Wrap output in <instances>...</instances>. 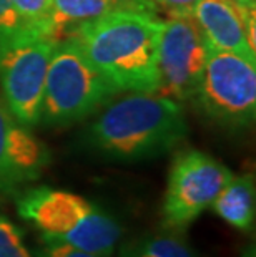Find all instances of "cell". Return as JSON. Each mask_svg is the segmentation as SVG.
<instances>
[{"label": "cell", "instance_id": "3", "mask_svg": "<svg viewBox=\"0 0 256 257\" xmlns=\"http://www.w3.org/2000/svg\"><path fill=\"white\" fill-rule=\"evenodd\" d=\"M19 216L42 240L115 255L123 227L112 212L80 194L50 186H30L14 199Z\"/></svg>", "mask_w": 256, "mask_h": 257}, {"label": "cell", "instance_id": "2", "mask_svg": "<svg viewBox=\"0 0 256 257\" xmlns=\"http://www.w3.org/2000/svg\"><path fill=\"white\" fill-rule=\"evenodd\" d=\"M161 19L156 14L113 9L70 32L89 62L120 91H158V37Z\"/></svg>", "mask_w": 256, "mask_h": 257}, {"label": "cell", "instance_id": "4", "mask_svg": "<svg viewBox=\"0 0 256 257\" xmlns=\"http://www.w3.org/2000/svg\"><path fill=\"white\" fill-rule=\"evenodd\" d=\"M117 90L100 75L72 37L60 38L48 65L40 123L70 126L108 105Z\"/></svg>", "mask_w": 256, "mask_h": 257}, {"label": "cell", "instance_id": "17", "mask_svg": "<svg viewBox=\"0 0 256 257\" xmlns=\"http://www.w3.org/2000/svg\"><path fill=\"white\" fill-rule=\"evenodd\" d=\"M29 27L20 20L10 0H0V42L9 40Z\"/></svg>", "mask_w": 256, "mask_h": 257}, {"label": "cell", "instance_id": "5", "mask_svg": "<svg viewBox=\"0 0 256 257\" xmlns=\"http://www.w3.org/2000/svg\"><path fill=\"white\" fill-rule=\"evenodd\" d=\"M60 37L50 24L29 25L0 42L2 101L25 128L40 123L48 65Z\"/></svg>", "mask_w": 256, "mask_h": 257}, {"label": "cell", "instance_id": "13", "mask_svg": "<svg viewBox=\"0 0 256 257\" xmlns=\"http://www.w3.org/2000/svg\"><path fill=\"white\" fill-rule=\"evenodd\" d=\"M113 10L110 0H52L48 22L60 38Z\"/></svg>", "mask_w": 256, "mask_h": 257}, {"label": "cell", "instance_id": "12", "mask_svg": "<svg viewBox=\"0 0 256 257\" xmlns=\"http://www.w3.org/2000/svg\"><path fill=\"white\" fill-rule=\"evenodd\" d=\"M115 254L117 257H200L183 232L170 229L122 240Z\"/></svg>", "mask_w": 256, "mask_h": 257}, {"label": "cell", "instance_id": "19", "mask_svg": "<svg viewBox=\"0 0 256 257\" xmlns=\"http://www.w3.org/2000/svg\"><path fill=\"white\" fill-rule=\"evenodd\" d=\"M110 2L113 5V9L156 14V5L153 4V0H110Z\"/></svg>", "mask_w": 256, "mask_h": 257}, {"label": "cell", "instance_id": "11", "mask_svg": "<svg viewBox=\"0 0 256 257\" xmlns=\"http://www.w3.org/2000/svg\"><path fill=\"white\" fill-rule=\"evenodd\" d=\"M215 214L236 231L249 234L254 227L256 216V186L254 174L243 173L235 176L213 201Z\"/></svg>", "mask_w": 256, "mask_h": 257}, {"label": "cell", "instance_id": "16", "mask_svg": "<svg viewBox=\"0 0 256 257\" xmlns=\"http://www.w3.org/2000/svg\"><path fill=\"white\" fill-rule=\"evenodd\" d=\"M34 257H115V255H103L90 250L77 249L67 244L60 242H50V240H42L40 247L32 250Z\"/></svg>", "mask_w": 256, "mask_h": 257}, {"label": "cell", "instance_id": "18", "mask_svg": "<svg viewBox=\"0 0 256 257\" xmlns=\"http://www.w3.org/2000/svg\"><path fill=\"white\" fill-rule=\"evenodd\" d=\"M197 2L198 0H153L156 9L160 7L166 10L172 17H175V15H190V10L193 9V5Z\"/></svg>", "mask_w": 256, "mask_h": 257}, {"label": "cell", "instance_id": "6", "mask_svg": "<svg viewBox=\"0 0 256 257\" xmlns=\"http://www.w3.org/2000/svg\"><path fill=\"white\" fill-rule=\"evenodd\" d=\"M197 100L211 121L228 130H246L256 116V65L230 52L208 47Z\"/></svg>", "mask_w": 256, "mask_h": 257}, {"label": "cell", "instance_id": "20", "mask_svg": "<svg viewBox=\"0 0 256 257\" xmlns=\"http://www.w3.org/2000/svg\"><path fill=\"white\" fill-rule=\"evenodd\" d=\"M235 2L241 5V7H246V9H254L256 0H235Z\"/></svg>", "mask_w": 256, "mask_h": 257}, {"label": "cell", "instance_id": "10", "mask_svg": "<svg viewBox=\"0 0 256 257\" xmlns=\"http://www.w3.org/2000/svg\"><path fill=\"white\" fill-rule=\"evenodd\" d=\"M210 48L239 55L256 63L254 9L235 0H198L190 10Z\"/></svg>", "mask_w": 256, "mask_h": 257}, {"label": "cell", "instance_id": "14", "mask_svg": "<svg viewBox=\"0 0 256 257\" xmlns=\"http://www.w3.org/2000/svg\"><path fill=\"white\" fill-rule=\"evenodd\" d=\"M0 257H34L22 229L0 214Z\"/></svg>", "mask_w": 256, "mask_h": 257}, {"label": "cell", "instance_id": "15", "mask_svg": "<svg viewBox=\"0 0 256 257\" xmlns=\"http://www.w3.org/2000/svg\"><path fill=\"white\" fill-rule=\"evenodd\" d=\"M20 20L27 25H43L50 24L52 0H10Z\"/></svg>", "mask_w": 256, "mask_h": 257}, {"label": "cell", "instance_id": "9", "mask_svg": "<svg viewBox=\"0 0 256 257\" xmlns=\"http://www.w3.org/2000/svg\"><path fill=\"white\" fill-rule=\"evenodd\" d=\"M50 161L48 146L20 124L0 100V207L40 179Z\"/></svg>", "mask_w": 256, "mask_h": 257}, {"label": "cell", "instance_id": "7", "mask_svg": "<svg viewBox=\"0 0 256 257\" xmlns=\"http://www.w3.org/2000/svg\"><path fill=\"white\" fill-rule=\"evenodd\" d=\"M231 178V169L208 153L178 151L168 171L161 204V229L185 232L211 207Z\"/></svg>", "mask_w": 256, "mask_h": 257}, {"label": "cell", "instance_id": "8", "mask_svg": "<svg viewBox=\"0 0 256 257\" xmlns=\"http://www.w3.org/2000/svg\"><path fill=\"white\" fill-rule=\"evenodd\" d=\"M208 43L192 15L161 20L158 37V93L177 101L193 100L205 72Z\"/></svg>", "mask_w": 256, "mask_h": 257}, {"label": "cell", "instance_id": "21", "mask_svg": "<svg viewBox=\"0 0 256 257\" xmlns=\"http://www.w3.org/2000/svg\"><path fill=\"white\" fill-rule=\"evenodd\" d=\"M241 257H256V255H254V244H249L248 247L243 250Z\"/></svg>", "mask_w": 256, "mask_h": 257}, {"label": "cell", "instance_id": "1", "mask_svg": "<svg viewBox=\"0 0 256 257\" xmlns=\"http://www.w3.org/2000/svg\"><path fill=\"white\" fill-rule=\"evenodd\" d=\"M190 133L182 103L158 91H132L83 131V146L115 163H140L175 150Z\"/></svg>", "mask_w": 256, "mask_h": 257}]
</instances>
